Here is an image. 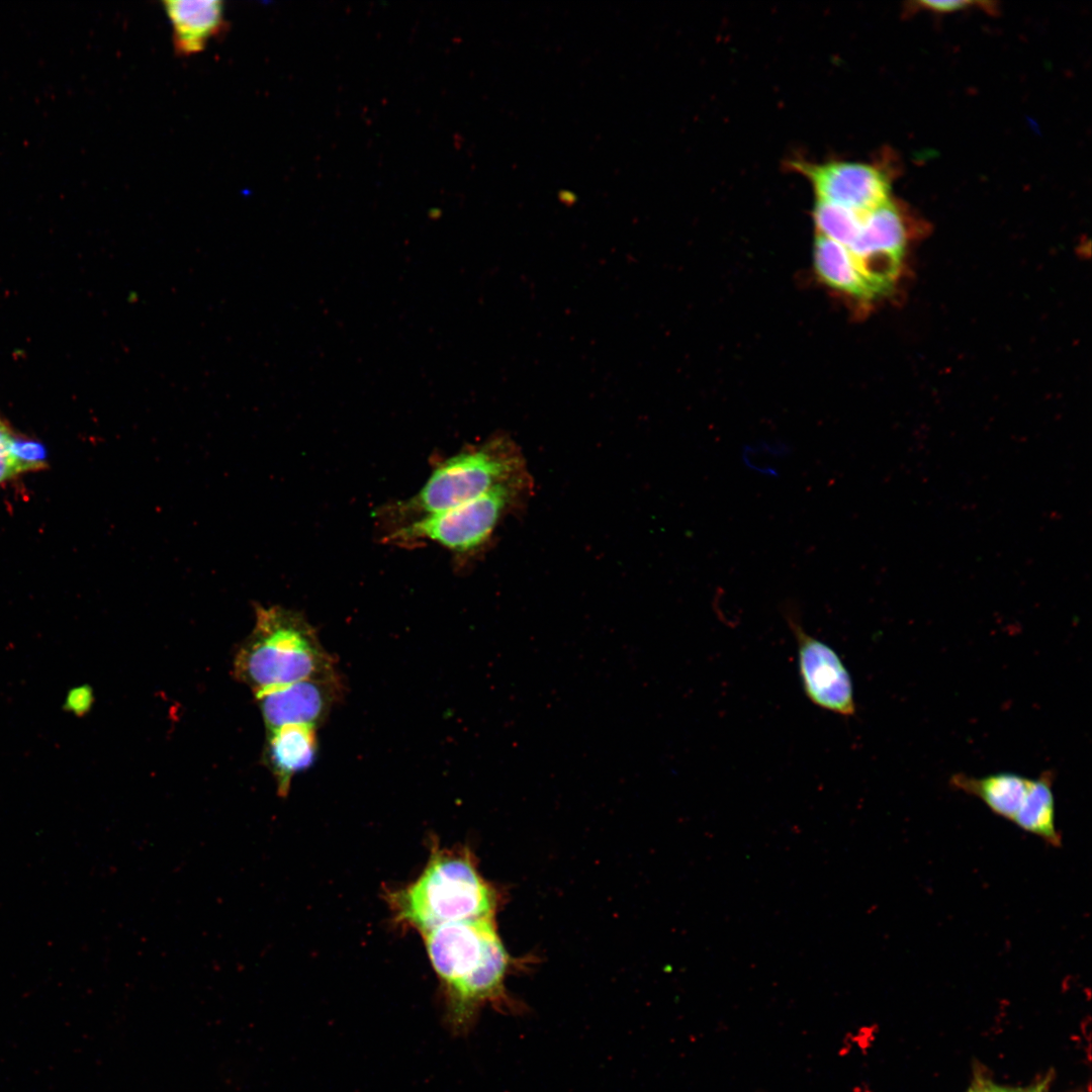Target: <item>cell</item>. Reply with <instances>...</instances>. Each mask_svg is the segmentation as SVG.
I'll list each match as a JSON object with an SVG mask.
<instances>
[{"instance_id":"1","label":"cell","mask_w":1092,"mask_h":1092,"mask_svg":"<svg viewBox=\"0 0 1092 1092\" xmlns=\"http://www.w3.org/2000/svg\"><path fill=\"white\" fill-rule=\"evenodd\" d=\"M493 918L447 923L422 933L441 983L445 1021L466 1032L485 1004L505 1005L504 980L510 966Z\"/></svg>"},{"instance_id":"20","label":"cell","mask_w":1092,"mask_h":1092,"mask_svg":"<svg viewBox=\"0 0 1092 1092\" xmlns=\"http://www.w3.org/2000/svg\"><path fill=\"white\" fill-rule=\"evenodd\" d=\"M91 698L92 696L90 694V690L86 688H81L72 692V695L70 697V705L72 706L73 710L77 712H84L89 708V705L91 704Z\"/></svg>"},{"instance_id":"19","label":"cell","mask_w":1092,"mask_h":1092,"mask_svg":"<svg viewBox=\"0 0 1092 1092\" xmlns=\"http://www.w3.org/2000/svg\"><path fill=\"white\" fill-rule=\"evenodd\" d=\"M12 435L6 424L0 420V484L16 476L9 454Z\"/></svg>"},{"instance_id":"22","label":"cell","mask_w":1092,"mask_h":1092,"mask_svg":"<svg viewBox=\"0 0 1092 1092\" xmlns=\"http://www.w3.org/2000/svg\"><path fill=\"white\" fill-rule=\"evenodd\" d=\"M1030 1092H1037V1091H1030Z\"/></svg>"},{"instance_id":"3","label":"cell","mask_w":1092,"mask_h":1092,"mask_svg":"<svg viewBox=\"0 0 1092 1092\" xmlns=\"http://www.w3.org/2000/svg\"><path fill=\"white\" fill-rule=\"evenodd\" d=\"M255 626L234 661L237 679L255 695L335 669L314 629L296 612L255 608Z\"/></svg>"},{"instance_id":"16","label":"cell","mask_w":1092,"mask_h":1092,"mask_svg":"<svg viewBox=\"0 0 1092 1092\" xmlns=\"http://www.w3.org/2000/svg\"><path fill=\"white\" fill-rule=\"evenodd\" d=\"M9 454L16 475L41 470L49 465L46 447L34 440L12 435L9 443Z\"/></svg>"},{"instance_id":"10","label":"cell","mask_w":1092,"mask_h":1092,"mask_svg":"<svg viewBox=\"0 0 1092 1092\" xmlns=\"http://www.w3.org/2000/svg\"><path fill=\"white\" fill-rule=\"evenodd\" d=\"M316 747L314 727L287 725L268 731L264 756L275 778L279 795L286 796L291 779L312 764Z\"/></svg>"},{"instance_id":"21","label":"cell","mask_w":1092,"mask_h":1092,"mask_svg":"<svg viewBox=\"0 0 1092 1092\" xmlns=\"http://www.w3.org/2000/svg\"><path fill=\"white\" fill-rule=\"evenodd\" d=\"M969 1092H1008V1091L1004 1090L1003 1088L992 1085V1084H981V1085H977L976 1087L971 1089Z\"/></svg>"},{"instance_id":"14","label":"cell","mask_w":1092,"mask_h":1092,"mask_svg":"<svg viewBox=\"0 0 1092 1092\" xmlns=\"http://www.w3.org/2000/svg\"><path fill=\"white\" fill-rule=\"evenodd\" d=\"M1053 780L1050 770L1031 780L1026 798L1012 823L1050 845L1059 847L1062 838L1056 824Z\"/></svg>"},{"instance_id":"18","label":"cell","mask_w":1092,"mask_h":1092,"mask_svg":"<svg viewBox=\"0 0 1092 1092\" xmlns=\"http://www.w3.org/2000/svg\"><path fill=\"white\" fill-rule=\"evenodd\" d=\"M910 4L911 7L908 9L911 10V12L921 10L934 13H950L972 8H983L986 11L994 9V3L985 1H917L911 2Z\"/></svg>"},{"instance_id":"7","label":"cell","mask_w":1092,"mask_h":1092,"mask_svg":"<svg viewBox=\"0 0 1092 1092\" xmlns=\"http://www.w3.org/2000/svg\"><path fill=\"white\" fill-rule=\"evenodd\" d=\"M785 616L796 637L798 665L806 696L817 707L849 717L855 713L850 674L836 651L808 634L795 618L793 606Z\"/></svg>"},{"instance_id":"4","label":"cell","mask_w":1092,"mask_h":1092,"mask_svg":"<svg viewBox=\"0 0 1092 1092\" xmlns=\"http://www.w3.org/2000/svg\"><path fill=\"white\" fill-rule=\"evenodd\" d=\"M518 481H525L524 462L516 447L499 438L438 463L423 487L397 511L413 517L411 522Z\"/></svg>"},{"instance_id":"2","label":"cell","mask_w":1092,"mask_h":1092,"mask_svg":"<svg viewBox=\"0 0 1092 1092\" xmlns=\"http://www.w3.org/2000/svg\"><path fill=\"white\" fill-rule=\"evenodd\" d=\"M395 920L429 931L447 923L493 918L496 897L468 849L433 848L417 880L388 895Z\"/></svg>"},{"instance_id":"8","label":"cell","mask_w":1092,"mask_h":1092,"mask_svg":"<svg viewBox=\"0 0 1092 1092\" xmlns=\"http://www.w3.org/2000/svg\"><path fill=\"white\" fill-rule=\"evenodd\" d=\"M343 685L336 669L255 695L268 731L287 725L316 726L339 702Z\"/></svg>"},{"instance_id":"9","label":"cell","mask_w":1092,"mask_h":1092,"mask_svg":"<svg viewBox=\"0 0 1092 1092\" xmlns=\"http://www.w3.org/2000/svg\"><path fill=\"white\" fill-rule=\"evenodd\" d=\"M163 7L178 56L202 52L225 26L223 3L218 0H167Z\"/></svg>"},{"instance_id":"17","label":"cell","mask_w":1092,"mask_h":1092,"mask_svg":"<svg viewBox=\"0 0 1092 1092\" xmlns=\"http://www.w3.org/2000/svg\"><path fill=\"white\" fill-rule=\"evenodd\" d=\"M788 452L786 445L762 444L757 447L746 445L742 456L746 466L760 473L777 476V469L770 464L769 459L785 456Z\"/></svg>"},{"instance_id":"6","label":"cell","mask_w":1092,"mask_h":1092,"mask_svg":"<svg viewBox=\"0 0 1092 1092\" xmlns=\"http://www.w3.org/2000/svg\"><path fill=\"white\" fill-rule=\"evenodd\" d=\"M789 169L810 182L818 200L868 212L890 199L888 170L874 163L797 159L789 162Z\"/></svg>"},{"instance_id":"13","label":"cell","mask_w":1092,"mask_h":1092,"mask_svg":"<svg viewBox=\"0 0 1092 1092\" xmlns=\"http://www.w3.org/2000/svg\"><path fill=\"white\" fill-rule=\"evenodd\" d=\"M814 266L818 276L833 289L859 298L874 296L845 246L818 236L814 245Z\"/></svg>"},{"instance_id":"12","label":"cell","mask_w":1092,"mask_h":1092,"mask_svg":"<svg viewBox=\"0 0 1092 1092\" xmlns=\"http://www.w3.org/2000/svg\"><path fill=\"white\" fill-rule=\"evenodd\" d=\"M906 244V228L898 205L890 199L864 212L860 231L847 248L853 258L872 255L901 257Z\"/></svg>"},{"instance_id":"5","label":"cell","mask_w":1092,"mask_h":1092,"mask_svg":"<svg viewBox=\"0 0 1092 1092\" xmlns=\"http://www.w3.org/2000/svg\"><path fill=\"white\" fill-rule=\"evenodd\" d=\"M524 481L498 486L466 504L434 513L395 529L388 541L413 544L429 541L456 553L480 547L516 502Z\"/></svg>"},{"instance_id":"11","label":"cell","mask_w":1092,"mask_h":1092,"mask_svg":"<svg viewBox=\"0 0 1092 1092\" xmlns=\"http://www.w3.org/2000/svg\"><path fill=\"white\" fill-rule=\"evenodd\" d=\"M1031 780L1010 771L979 778L960 772L950 778L949 784L981 800L995 815L1013 822L1026 798Z\"/></svg>"},{"instance_id":"15","label":"cell","mask_w":1092,"mask_h":1092,"mask_svg":"<svg viewBox=\"0 0 1092 1092\" xmlns=\"http://www.w3.org/2000/svg\"><path fill=\"white\" fill-rule=\"evenodd\" d=\"M864 212L816 200L813 216L819 236L848 248L858 236Z\"/></svg>"}]
</instances>
